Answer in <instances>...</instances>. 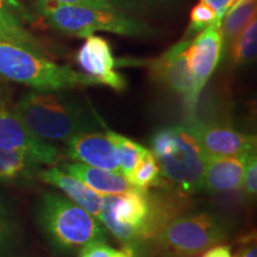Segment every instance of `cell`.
<instances>
[{
    "mask_svg": "<svg viewBox=\"0 0 257 257\" xmlns=\"http://www.w3.org/2000/svg\"><path fill=\"white\" fill-rule=\"evenodd\" d=\"M205 155L211 157L245 156L256 152V136L213 121H202L197 117L188 118Z\"/></svg>",
    "mask_w": 257,
    "mask_h": 257,
    "instance_id": "10",
    "label": "cell"
},
{
    "mask_svg": "<svg viewBox=\"0 0 257 257\" xmlns=\"http://www.w3.org/2000/svg\"><path fill=\"white\" fill-rule=\"evenodd\" d=\"M246 197L252 199L257 193V155L256 152L246 156L245 168H244L242 188Z\"/></svg>",
    "mask_w": 257,
    "mask_h": 257,
    "instance_id": "24",
    "label": "cell"
},
{
    "mask_svg": "<svg viewBox=\"0 0 257 257\" xmlns=\"http://www.w3.org/2000/svg\"><path fill=\"white\" fill-rule=\"evenodd\" d=\"M0 148L18 154L36 166L53 167L63 161L59 148L35 136L14 111L6 108H0Z\"/></svg>",
    "mask_w": 257,
    "mask_h": 257,
    "instance_id": "9",
    "label": "cell"
},
{
    "mask_svg": "<svg viewBox=\"0 0 257 257\" xmlns=\"http://www.w3.org/2000/svg\"><path fill=\"white\" fill-rule=\"evenodd\" d=\"M202 257H232L231 250L226 245H218L208 249Z\"/></svg>",
    "mask_w": 257,
    "mask_h": 257,
    "instance_id": "31",
    "label": "cell"
},
{
    "mask_svg": "<svg viewBox=\"0 0 257 257\" xmlns=\"http://www.w3.org/2000/svg\"><path fill=\"white\" fill-rule=\"evenodd\" d=\"M64 143V156L74 162L120 173L117 150L106 134L100 131L82 133L75 135Z\"/></svg>",
    "mask_w": 257,
    "mask_h": 257,
    "instance_id": "12",
    "label": "cell"
},
{
    "mask_svg": "<svg viewBox=\"0 0 257 257\" xmlns=\"http://www.w3.org/2000/svg\"><path fill=\"white\" fill-rule=\"evenodd\" d=\"M113 257H135V250L127 249V248L121 250V251H118L117 250Z\"/></svg>",
    "mask_w": 257,
    "mask_h": 257,
    "instance_id": "33",
    "label": "cell"
},
{
    "mask_svg": "<svg viewBox=\"0 0 257 257\" xmlns=\"http://www.w3.org/2000/svg\"><path fill=\"white\" fill-rule=\"evenodd\" d=\"M100 221L125 248H137L157 232L152 194L135 188L118 195H101Z\"/></svg>",
    "mask_w": 257,
    "mask_h": 257,
    "instance_id": "7",
    "label": "cell"
},
{
    "mask_svg": "<svg viewBox=\"0 0 257 257\" xmlns=\"http://www.w3.org/2000/svg\"><path fill=\"white\" fill-rule=\"evenodd\" d=\"M233 257H257V248L255 243H249L237 251Z\"/></svg>",
    "mask_w": 257,
    "mask_h": 257,
    "instance_id": "32",
    "label": "cell"
},
{
    "mask_svg": "<svg viewBox=\"0 0 257 257\" xmlns=\"http://www.w3.org/2000/svg\"><path fill=\"white\" fill-rule=\"evenodd\" d=\"M44 2L57 3V4H64V5L89 6V8L102 9V10H114V11H117V10L111 5L107 0H44Z\"/></svg>",
    "mask_w": 257,
    "mask_h": 257,
    "instance_id": "27",
    "label": "cell"
},
{
    "mask_svg": "<svg viewBox=\"0 0 257 257\" xmlns=\"http://www.w3.org/2000/svg\"><path fill=\"white\" fill-rule=\"evenodd\" d=\"M150 148L159 162L161 176L178 194L187 197L202 191L206 155L191 120L157 130L150 141Z\"/></svg>",
    "mask_w": 257,
    "mask_h": 257,
    "instance_id": "2",
    "label": "cell"
},
{
    "mask_svg": "<svg viewBox=\"0 0 257 257\" xmlns=\"http://www.w3.org/2000/svg\"><path fill=\"white\" fill-rule=\"evenodd\" d=\"M115 251L105 240H95L80 250V257H113Z\"/></svg>",
    "mask_w": 257,
    "mask_h": 257,
    "instance_id": "26",
    "label": "cell"
},
{
    "mask_svg": "<svg viewBox=\"0 0 257 257\" xmlns=\"http://www.w3.org/2000/svg\"><path fill=\"white\" fill-rule=\"evenodd\" d=\"M221 22L214 19L204 30L191 40L186 51L187 62L193 80L192 93L185 104L188 118L195 115V110L200 99L202 89L216 69L218 62L223 54V42H221Z\"/></svg>",
    "mask_w": 257,
    "mask_h": 257,
    "instance_id": "8",
    "label": "cell"
},
{
    "mask_svg": "<svg viewBox=\"0 0 257 257\" xmlns=\"http://www.w3.org/2000/svg\"><path fill=\"white\" fill-rule=\"evenodd\" d=\"M60 168L100 195H118L135 189L134 186L117 172L63 161L60 163Z\"/></svg>",
    "mask_w": 257,
    "mask_h": 257,
    "instance_id": "16",
    "label": "cell"
},
{
    "mask_svg": "<svg viewBox=\"0 0 257 257\" xmlns=\"http://www.w3.org/2000/svg\"><path fill=\"white\" fill-rule=\"evenodd\" d=\"M6 216H8V210H6L4 202L0 200V219H5Z\"/></svg>",
    "mask_w": 257,
    "mask_h": 257,
    "instance_id": "34",
    "label": "cell"
},
{
    "mask_svg": "<svg viewBox=\"0 0 257 257\" xmlns=\"http://www.w3.org/2000/svg\"><path fill=\"white\" fill-rule=\"evenodd\" d=\"M76 62L82 73L91 76L98 85L108 86L118 92L126 88V80L115 70L117 60L106 38L96 35L86 37L76 54Z\"/></svg>",
    "mask_w": 257,
    "mask_h": 257,
    "instance_id": "11",
    "label": "cell"
},
{
    "mask_svg": "<svg viewBox=\"0 0 257 257\" xmlns=\"http://www.w3.org/2000/svg\"><path fill=\"white\" fill-rule=\"evenodd\" d=\"M37 218L44 233L61 249L81 250L89 243L106 238V229L100 221L57 193L43 194Z\"/></svg>",
    "mask_w": 257,
    "mask_h": 257,
    "instance_id": "5",
    "label": "cell"
},
{
    "mask_svg": "<svg viewBox=\"0 0 257 257\" xmlns=\"http://www.w3.org/2000/svg\"><path fill=\"white\" fill-rule=\"evenodd\" d=\"M226 223L210 212H182L159 230L152 242L162 257H194L227 236Z\"/></svg>",
    "mask_w": 257,
    "mask_h": 257,
    "instance_id": "6",
    "label": "cell"
},
{
    "mask_svg": "<svg viewBox=\"0 0 257 257\" xmlns=\"http://www.w3.org/2000/svg\"><path fill=\"white\" fill-rule=\"evenodd\" d=\"M117 11L128 14L133 11H141V10L157 8L165 5L170 0H107Z\"/></svg>",
    "mask_w": 257,
    "mask_h": 257,
    "instance_id": "25",
    "label": "cell"
},
{
    "mask_svg": "<svg viewBox=\"0 0 257 257\" xmlns=\"http://www.w3.org/2000/svg\"><path fill=\"white\" fill-rule=\"evenodd\" d=\"M0 41L18 44L46 55V49L41 42L25 28L24 22L12 11L5 0H0Z\"/></svg>",
    "mask_w": 257,
    "mask_h": 257,
    "instance_id": "17",
    "label": "cell"
},
{
    "mask_svg": "<svg viewBox=\"0 0 257 257\" xmlns=\"http://www.w3.org/2000/svg\"><path fill=\"white\" fill-rule=\"evenodd\" d=\"M248 155L234 157L207 156L202 191H206L210 194L239 191L242 188L244 168Z\"/></svg>",
    "mask_w": 257,
    "mask_h": 257,
    "instance_id": "15",
    "label": "cell"
},
{
    "mask_svg": "<svg viewBox=\"0 0 257 257\" xmlns=\"http://www.w3.org/2000/svg\"><path fill=\"white\" fill-rule=\"evenodd\" d=\"M199 2L205 3V4H207L211 9H213L217 15L216 21L221 22L227 10L230 9V6L232 5L236 0H199Z\"/></svg>",
    "mask_w": 257,
    "mask_h": 257,
    "instance_id": "29",
    "label": "cell"
},
{
    "mask_svg": "<svg viewBox=\"0 0 257 257\" xmlns=\"http://www.w3.org/2000/svg\"><path fill=\"white\" fill-rule=\"evenodd\" d=\"M5 2L6 4L12 9V11H14L24 23H35V18H36L35 17V14H32L30 10L22 3V0H5Z\"/></svg>",
    "mask_w": 257,
    "mask_h": 257,
    "instance_id": "28",
    "label": "cell"
},
{
    "mask_svg": "<svg viewBox=\"0 0 257 257\" xmlns=\"http://www.w3.org/2000/svg\"><path fill=\"white\" fill-rule=\"evenodd\" d=\"M256 0H236L225 14L221 21V42L223 51L227 53L232 42L244 28L256 17Z\"/></svg>",
    "mask_w": 257,
    "mask_h": 257,
    "instance_id": "18",
    "label": "cell"
},
{
    "mask_svg": "<svg viewBox=\"0 0 257 257\" xmlns=\"http://www.w3.org/2000/svg\"><path fill=\"white\" fill-rule=\"evenodd\" d=\"M0 78L43 92L98 85L82 72L54 62L29 48L5 41H0Z\"/></svg>",
    "mask_w": 257,
    "mask_h": 257,
    "instance_id": "4",
    "label": "cell"
},
{
    "mask_svg": "<svg viewBox=\"0 0 257 257\" xmlns=\"http://www.w3.org/2000/svg\"><path fill=\"white\" fill-rule=\"evenodd\" d=\"M105 134L114 144L115 150H117L118 163H119V172L127 180L133 174L138 162L149 152V149L134 142V141L128 140L123 135L114 133V131L107 130Z\"/></svg>",
    "mask_w": 257,
    "mask_h": 257,
    "instance_id": "20",
    "label": "cell"
},
{
    "mask_svg": "<svg viewBox=\"0 0 257 257\" xmlns=\"http://www.w3.org/2000/svg\"><path fill=\"white\" fill-rule=\"evenodd\" d=\"M216 12L205 3L199 2L191 12V19L182 40H192L216 19Z\"/></svg>",
    "mask_w": 257,
    "mask_h": 257,
    "instance_id": "23",
    "label": "cell"
},
{
    "mask_svg": "<svg viewBox=\"0 0 257 257\" xmlns=\"http://www.w3.org/2000/svg\"><path fill=\"white\" fill-rule=\"evenodd\" d=\"M161 180H162V176H161L159 162L149 150L143 156V159L138 162L127 181L135 188L149 191L152 187L159 186L161 184Z\"/></svg>",
    "mask_w": 257,
    "mask_h": 257,
    "instance_id": "22",
    "label": "cell"
},
{
    "mask_svg": "<svg viewBox=\"0 0 257 257\" xmlns=\"http://www.w3.org/2000/svg\"><path fill=\"white\" fill-rule=\"evenodd\" d=\"M14 112L29 131L48 142H66L75 135L101 127L89 108L62 91L29 92L19 99Z\"/></svg>",
    "mask_w": 257,
    "mask_h": 257,
    "instance_id": "1",
    "label": "cell"
},
{
    "mask_svg": "<svg viewBox=\"0 0 257 257\" xmlns=\"http://www.w3.org/2000/svg\"><path fill=\"white\" fill-rule=\"evenodd\" d=\"M12 230L5 219H0V251L5 248V245L11 238Z\"/></svg>",
    "mask_w": 257,
    "mask_h": 257,
    "instance_id": "30",
    "label": "cell"
},
{
    "mask_svg": "<svg viewBox=\"0 0 257 257\" xmlns=\"http://www.w3.org/2000/svg\"><path fill=\"white\" fill-rule=\"evenodd\" d=\"M34 11L51 29L86 38L95 32H110L128 37L149 36L153 29L134 16L114 10H102L89 6L64 5L57 3L34 0Z\"/></svg>",
    "mask_w": 257,
    "mask_h": 257,
    "instance_id": "3",
    "label": "cell"
},
{
    "mask_svg": "<svg viewBox=\"0 0 257 257\" xmlns=\"http://www.w3.org/2000/svg\"><path fill=\"white\" fill-rule=\"evenodd\" d=\"M36 165L10 150L0 148V181L8 184H25L37 178Z\"/></svg>",
    "mask_w": 257,
    "mask_h": 257,
    "instance_id": "19",
    "label": "cell"
},
{
    "mask_svg": "<svg viewBox=\"0 0 257 257\" xmlns=\"http://www.w3.org/2000/svg\"><path fill=\"white\" fill-rule=\"evenodd\" d=\"M191 40H181L157 59L150 61L149 69L157 81L162 82L176 94L181 95L184 104L191 96L193 80L186 51Z\"/></svg>",
    "mask_w": 257,
    "mask_h": 257,
    "instance_id": "13",
    "label": "cell"
},
{
    "mask_svg": "<svg viewBox=\"0 0 257 257\" xmlns=\"http://www.w3.org/2000/svg\"><path fill=\"white\" fill-rule=\"evenodd\" d=\"M37 178L46 184L60 189L69 200H72L74 204L88 212L96 220L100 221L102 202L101 195L92 191L80 180L75 179L74 176L69 175L68 173L61 169L60 167L55 166L48 169L38 170Z\"/></svg>",
    "mask_w": 257,
    "mask_h": 257,
    "instance_id": "14",
    "label": "cell"
},
{
    "mask_svg": "<svg viewBox=\"0 0 257 257\" xmlns=\"http://www.w3.org/2000/svg\"><path fill=\"white\" fill-rule=\"evenodd\" d=\"M257 51V21L256 17L244 28L227 50L231 55V62L234 67H244L251 63Z\"/></svg>",
    "mask_w": 257,
    "mask_h": 257,
    "instance_id": "21",
    "label": "cell"
}]
</instances>
